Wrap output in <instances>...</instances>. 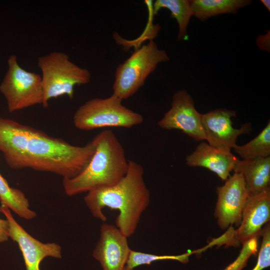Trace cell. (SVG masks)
I'll return each instance as SVG.
<instances>
[{"mask_svg":"<svg viewBox=\"0 0 270 270\" xmlns=\"http://www.w3.org/2000/svg\"><path fill=\"white\" fill-rule=\"evenodd\" d=\"M96 150L92 140L84 146L14 120L0 118V150L10 168L56 174L72 178L86 167Z\"/></svg>","mask_w":270,"mask_h":270,"instance_id":"1","label":"cell"},{"mask_svg":"<svg viewBox=\"0 0 270 270\" xmlns=\"http://www.w3.org/2000/svg\"><path fill=\"white\" fill-rule=\"evenodd\" d=\"M141 164L128 160L127 172L116 184L88 192L84 201L92 215L104 222L106 218L102 212L104 208L118 210L116 226L127 238L133 235L150 202V194Z\"/></svg>","mask_w":270,"mask_h":270,"instance_id":"2","label":"cell"},{"mask_svg":"<svg viewBox=\"0 0 270 270\" xmlns=\"http://www.w3.org/2000/svg\"><path fill=\"white\" fill-rule=\"evenodd\" d=\"M92 140L96 150L84 169L73 178H63L64 190L68 196L112 186L127 172L128 160L124 147L112 130H102Z\"/></svg>","mask_w":270,"mask_h":270,"instance_id":"3","label":"cell"},{"mask_svg":"<svg viewBox=\"0 0 270 270\" xmlns=\"http://www.w3.org/2000/svg\"><path fill=\"white\" fill-rule=\"evenodd\" d=\"M38 66L42 74V106L45 108L52 98L66 95L72 98L74 86L87 84L90 80L88 70L71 62L68 55L62 52H53L38 57Z\"/></svg>","mask_w":270,"mask_h":270,"instance_id":"4","label":"cell"},{"mask_svg":"<svg viewBox=\"0 0 270 270\" xmlns=\"http://www.w3.org/2000/svg\"><path fill=\"white\" fill-rule=\"evenodd\" d=\"M169 60L166 52L159 49L154 40H150L118 66L112 94L122 100L128 98L144 84L158 64Z\"/></svg>","mask_w":270,"mask_h":270,"instance_id":"5","label":"cell"},{"mask_svg":"<svg viewBox=\"0 0 270 270\" xmlns=\"http://www.w3.org/2000/svg\"><path fill=\"white\" fill-rule=\"evenodd\" d=\"M114 94L106 98H93L76 111L74 126L83 130L108 127L130 128L142 123L143 116L126 107Z\"/></svg>","mask_w":270,"mask_h":270,"instance_id":"6","label":"cell"},{"mask_svg":"<svg viewBox=\"0 0 270 270\" xmlns=\"http://www.w3.org/2000/svg\"><path fill=\"white\" fill-rule=\"evenodd\" d=\"M8 69L0 85L10 112L44 102V92L41 76L22 68L16 56L11 55L8 60Z\"/></svg>","mask_w":270,"mask_h":270,"instance_id":"7","label":"cell"},{"mask_svg":"<svg viewBox=\"0 0 270 270\" xmlns=\"http://www.w3.org/2000/svg\"><path fill=\"white\" fill-rule=\"evenodd\" d=\"M218 200L214 210L219 227L224 230L240 223L242 210L249 196L242 176L234 173L216 188Z\"/></svg>","mask_w":270,"mask_h":270,"instance_id":"8","label":"cell"},{"mask_svg":"<svg viewBox=\"0 0 270 270\" xmlns=\"http://www.w3.org/2000/svg\"><path fill=\"white\" fill-rule=\"evenodd\" d=\"M201 114L196 109L194 101L188 92L178 90L172 96L170 108L158 124L164 129L179 130L195 140H206Z\"/></svg>","mask_w":270,"mask_h":270,"instance_id":"9","label":"cell"},{"mask_svg":"<svg viewBox=\"0 0 270 270\" xmlns=\"http://www.w3.org/2000/svg\"><path fill=\"white\" fill-rule=\"evenodd\" d=\"M236 112L233 110L218 108L201 114L202 124L208 144L222 152H231V150L236 146L238 136L252 131L249 122L239 129L233 128L232 118L236 116Z\"/></svg>","mask_w":270,"mask_h":270,"instance_id":"10","label":"cell"},{"mask_svg":"<svg viewBox=\"0 0 270 270\" xmlns=\"http://www.w3.org/2000/svg\"><path fill=\"white\" fill-rule=\"evenodd\" d=\"M0 212L8 221V237L18 244L26 270H40V262L47 256L62 258L60 246L56 243H42L34 238L16 222L6 206L1 204Z\"/></svg>","mask_w":270,"mask_h":270,"instance_id":"11","label":"cell"},{"mask_svg":"<svg viewBox=\"0 0 270 270\" xmlns=\"http://www.w3.org/2000/svg\"><path fill=\"white\" fill-rule=\"evenodd\" d=\"M270 188L249 196L244 206L240 223L234 230L231 228L228 245L244 244L260 236L262 227L270 222Z\"/></svg>","mask_w":270,"mask_h":270,"instance_id":"12","label":"cell"},{"mask_svg":"<svg viewBox=\"0 0 270 270\" xmlns=\"http://www.w3.org/2000/svg\"><path fill=\"white\" fill-rule=\"evenodd\" d=\"M128 238L112 224L103 223L93 257L102 270H124L130 251Z\"/></svg>","mask_w":270,"mask_h":270,"instance_id":"13","label":"cell"},{"mask_svg":"<svg viewBox=\"0 0 270 270\" xmlns=\"http://www.w3.org/2000/svg\"><path fill=\"white\" fill-rule=\"evenodd\" d=\"M238 159L231 152H222L202 142L186 156V162L190 166L206 168L225 181L230 176Z\"/></svg>","mask_w":270,"mask_h":270,"instance_id":"14","label":"cell"},{"mask_svg":"<svg viewBox=\"0 0 270 270\" xmlns=\"http://www.w3.org/2000/svg\"><path fill=\"white\" fill-rule=\"evenodd\" d=\"M233 170L242 176L249 196L256 194L270 188V156L238 159Z\"/></svg>","mask_w":270,"mask_h":270,"instance_id":"15","label":"cell"},{"mask_svg":"<svg viewBox=\"0 0 270 270\" xmlns=\"http://www.w3.org/2000/svg\"><path fill=\"white\" fill-rule=\"evenodd\" d=\"M250 0H190L193 16L203 22L224 14H236L252 3Z\"/></svg>","mask_w":270,"mask_h":270,"instance_id":"16","label":"cell"},{"mask_svg":"<svg viewBox=\"0 0 270 270\" xmlns=\"http://www.w3.org/2000/svg\"><path fill=\"white\" fill-rule=\"evenodd\" d=\"M0 201L1 204L6 206L20 218L32 220L36 215L31 210L28 199L24 192L10 187L6 180L0 174Z\"/></svg>","mask_w":270,"mask_h":270,"instance_id":"17","label":"cell"},{"mask_svg":"<svg viewBox=\"0 0 270 270\" xmlns=\"http://www.w3.org/2000/svg\"><path fill=\"white\" fill-rule=\"evenodd\" d=\"M162 8L168 9L172 18L176 20L178 26V39L187 40V28L193 16L190 0H156L154 4V14H156Z\"/></svg>","mask_w":270,"mask_h":270,"instance_id":"18","label":"cell"},{"mask_svg":"<svg viewBox=\"0 0 270 270\" xmlns=\"http://www.w3.org/2000/svg\"><path fill=\"white\" fill-rule=\"evenodd\" d=\"M242 160L266 158L270 155V122L254 139L242 146L236 145L234 148Z\"/></svg>","mask_w":270,"mask_h":270,"instance_id":"19","label":"cell"},{"mask_svg":"<svg viewBox=\"0 0 270 270\" xmlns=\"http://www.w3.org/2000/svg\"><path fill=\"white\" fill-rule=\"evenodd\" d=\"M208 248V247L207 246L202 249L179 255H156L142 252L131 249L124 270H134L138 266L150 264L152 262L158 260H176L186 264L188 262L189 258L192 254L202 252Z\"/></svg>","mask_w":270,"mask_h":270,"instance_id":"20","label":"cell"},{"mask_svg":"<svg viewBox=\"0 0 270 270\" xmlns=\"http://www.w3.org/2000/svg\"><path fill=\"white\" fill-rule=\"evenodd\" d=\"M258 238L254 237L242 244L238 257L223 270H242L244 268L250 257L258 250Z\"/></svg>","mask_w":270,"mask_h":270,"instance_id":"21","label":"cell"},{"mask_svg":"<svg viewBox=\"0 0 270 270\" xmlns=\"http://www.w3.org/2000/svg\"><path fill=\"white\" fill-rule=\"evenodd\" d=\"M262 242L256 264L252 270H263L270 266V224H266L261 234Z\"/></svg>","mask_w":270,"mask_h":270,"instance_id":"22","label":"cell"},{"mask_svg":"<svg viewBox=\"0 0 270 270\" xmlns=\"http://www.w3.org/2000/svg\"><path fill=\"white\" fill-rule=\"evenodd\" d=\"M8 238V221L0 218V242L6 241Z\"/></svg>","mask_w":270,"mask_h":270,"instance_id":"23","label":"cell"},{"mask_svg":"<svg viewBox=\"0 0 270 270\" xmlns=\"http://www.w3.org/2000/svg\"><path fill=\"white\" fill-rule=\"evenodd\" d=\"M261 2L264 6L267 8V10L270 11V0H260Z\"/></svg>","mask_w":270,"mask_h":270,"instance_id":"24","label":"cell"}]
</instances>
